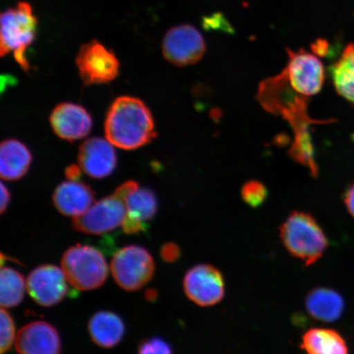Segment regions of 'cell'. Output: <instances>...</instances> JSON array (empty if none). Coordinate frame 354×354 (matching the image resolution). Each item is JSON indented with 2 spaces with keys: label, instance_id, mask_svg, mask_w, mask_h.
Masks as SVG:
<instances>
[{
  "label": "cell",
  "instance_id": "6da1fadb",
  "mask_svg": "<svg viewBox=\"0 0 354 354\" xmlns=\"http://www.w3.org/2000/svg\"><path fill=\"white\" fill-rule=\"evenodd\" d=\"M257 99L268 112L281 115L289 122L295 134L292 150L304 153L313 148L309 127L312 124L323 122L309 117V98L290 86L284 73L261 83Z\"/></svg>",
  "mask_w": 354,
  "mask_h": 354
},
{
  "label": "cell",
  "instance_id": "7a4b0ae2",
  "mask_svg": "<svg viewBox=\"0 0 354 354\" xmlns=\"http://www.w3.org/2000/svg\"><path fill=\"white\" fill-rule=\"evenodd\" d=\"M105 135L113 145L127 150L138 149L157 136L151 112L143 101L131 96L119 97L111 105Z\"/></svg>",
  "mask_w": 354,
  "mask_h": 354
},
{
  "label": "cell",
  "instance_id": "3957f363",
  "mask_svg": "<svg viewBox=\"0 0 354 354\" xmlns=\"http://www.w3.org/2000/svg\"><path fill=\"white\" fill-rule=\"evenodd\" d=\"M280 236L288 252L306 266L317 263L329 245L321 225L305 212H292L281 225Z\"/></svg>",
  "mask_w": 354,
  "mask_h": 354
},
{
  "label": "cell",
  "instance_id": "277c9868",
  "mask_svg": "<svg viewBox=\"0 0 354 354\" xmlns=\"http://www.w3.org/2000/svg\"><path fill=\"white\" fill-rule=\"evenodd\" d=\"M38 21L28 2H19L16 8H8L1 15L0 55L12 52L22 70L28 73L30 64L26 50L37 37Z\"/></svg>",
  "mask_w": 354,
  "mask_h": 354
},
{
  "label": "cell",
  "instance_id": "5b68a950",
  "mask_svg": "<svg viewBox=\"0 0 354 354\" xmlns=\"http://www.w3.org/2000/svg\"><path fill=\"white\" fill-rule=\"evenodd\" d=\"M138 187L135 181H128L119 187L112 196L95 203L85 214L74 218L75 231L98 236L121 227L127 216V194Z\"/></svg>",
  "mask_w": 354,
  "mask_h": 354
},
{
  "label": "cell",
  "instance_id": "8992f818",
  "mask_svg": "<svg viewBox=\"0 0 354 354\" xmlns=\"http://www.w3.org/2000/svg\"><path fill=\"white\" fill-rule=\"evenodd\" d=\"M61 265L69 284L79 290L98 289L108 277V264L94 247H70L62 258Z\"/></svg>",
  "mask_w": 354,
  "mask_h": 354
},
{
  "label": "cell",
  "instance_id": "52a82bcc",
  "mask_svg": "<svg viewBox=\"0 0 354 354\" xmlns=\"http://www.w3.org/2000/svg\"><path fill=\"white\" fill-rule=\"evenodd\" d=\"M155 270L153 257L145 248L128 245L118 250L111 263L117 284L127 291H136L147 285Z\"/></svg>",
  "mask_w": 354,
  "mask_h": 354
},
{
  "label": "cell",
  "instance_id": "ba28073f",
  "mask_svg": "<svg viewBox=\"0 0 354 354\" xmlns=\"http://www.w3.org/2000/svg\"><path fill=\"white\" fill-rule=\"evenodd\" d=\"M288 64L282 71L290 86L305 97L316 95L322 91L326 79L324 66L315 55L304 50L287 48Z\"/></svg>",
  "mask_w": 354,
  "mask_h": 354
},
{
  "label": "cell",
  "instance_id": "9c48e42d",
  "mask_svg": "<svg viewBox=\"0 0 354 354\" xmlns=\"http://www.w3.org/2000/svg\"><path fill=\"white\" fill-rule=\"evenodd\" d=\"M76 64L85 86L104 84L118 77L120 64L112 50L98 41L83 44L80 48Z\"/></svg>",
  "mask_w": 354,
  "mask_h": 354
},
{
  "label": "cell",
  "instance_id": "30bf717a",
  "mask_svg": "<svg viewBox=\"0 0 354 354\" xmlns=\"http://www.w3.org/2000/svg\"><path fill=\"white\" fill-rule=\"evenodd\" d=\"M206 52L205 39L192 25H180L167 32L162 42V54L171 64L187 66L196 64Z\"/></svg>",
  "mask_w": 354,
  "mask_h": 354
},
{
  "label": "cell",
  "instance_id": "8fae6325",
  "mask_svg": "<svg viewBox=\"0 0 354 354\" xmlns=\"http://www.w3.org/2000/svg\"><path fill=\"white\" fill-rule=\"evenodd\" d=\"M183 286L189 300L201 307L214 306L225 296L223 274L210 264H198L190 268L185 274Z\"/></svg>",
  "mask_w": 354,
  "mask_h": 354
},
{
  "label": "cell",
  "instance_id": "7c38bea8",
  "mask_svg": "<svg viewBox=\"0 0 354 354\" xmlns=\"http://www.w3.org/2000/svg\"><path fill=\"white\" fill-rule=\"evenodd\" d=\"M68 282L63 269L55 265H41L29 274L26 289L35 303L53 307L66 297Z\"/></svg>",
  "mask_w": 354,
  "mask_h": 354
},
{
  "label": "cell",
  "instance_id": "4fadbf2b",
  "mask_svg": "<svg viewBox=\"0 0 354 354\" xmlns=\"http://www.w3.org/2000/svg\"><path fill=\"white\" fill-rule=\"evenodd\" d=\"M80 167L93 178H104L113 174L117 166V155L109 140L93 137L79 149Z\"/></svg>",
  "mask_w": 354,
  "mask_h": 354
},
{
  "label": "cell",
  "instance_id": "5bb4252c",
  "mask_svg": "<svg viewBox=\"0 0 354 354\" xmlns=\"http://www.w3.org/2000/svg\"><path fill=\"white\" fill-rule=\"evenodd\" d=\"M50 121L55 134L68 141L85 138L92 129V118L87 110L68 102L56 106Z\"/></svg>",
  "mask_w": 354,
  "mask_h": 354
},
{
  "label": "cell",
  "instance_id": "9a60e30c",
  "mask_svg": "<svg viewBox=\"0 0 354 354\" xmlns=\"http://www.w3.org/2000/svg\"><path fill=\"white\" fill-rule=\"evenodd\" d=\"M15 347L19 354H60L61 340L59 332L50 323L34 322L19 331Z\"/></svg>",
  "mask_w": 354,
  "mask_h": 354
},
{
  "label": "cell",
  "instance_id": "2e32d148",
  "mask_svg": "<svg viewBox=\"0 0 354 354\" xmlns=\"http://www.w3.org/2000/svg\"><path fill=\"white\" fill-rule=\"evenodd\" d=\"M127 216L122 225L124 232H145L146 223L153 218L158 211L156 196L151 189L136 187L126 196Z\"/></svg>",
  "mask_w": 354,
  "mask_h": 354
},
{
  "label": "cell",
  "instance_id": "e0dca14e",
  "mask_svg": "<svg viewBox=\"0 0 354 354\" xmlns=\"http://www.w3.org/2000/svg\"><path fill=\"white\" fill-rule=\"evenodd\" d=\"M57 211L64 216H81L95 202V193L90 187L78 180H68L57 187L53 196Z\"/></svg>",
  "mask_w": 354,
  "mask_h": 354
},
{
  "label": "cell",
  "instance_id": "ac0fdd59",
  "mask_svg": "<svg viewBox=\"0 0 354 354\" xmlns=\"http://www.w3.org/2000/svg\"><path fill=\"white\" fill-rule=\"evenodd\" d=\"M305 308L313 319L333 322L342 317L344 301L342 295L328 288H317L309 292L305 299Z\"/></svg>",
  "mask_w": 354,
  "mask_h": 354
},
{
  "label": "cell",
  "instance_id": "d6986e66",
  "mask_svg": "<svg viewBox=\"0 0 354 354\" xmlns=\"http://www.w3.org/2000/svg\"><path fill=\"white\" fill-rule=\"evenodd\" d=\"M32 155L21 141L6 140L0 147V176L6 180H16L28 171Z\"/></svg>",
  "mask_w": 354,
  "mask_h": 354
},
{
  "label": "cell",
  "instance_id": "ffe728a7",
  "mask_svg": "<svg viewBox=\"0 0 354 354\" xmlns=\"http://www.w3.org/2000/svg\"><path fill=\"white\" fill-rule=\"evenodd\" d=\"M88 329L93 342L105 348L116 346L125 333L121 317L109 311L96 313L88 322Z\"/></svg>",
  "mask_w": 354,
  "mask_h": 354
},
{
  "label": "cell",
  "instance_id": "44dd1931",
  "mask_svg": "<svg viewBox=\"0 0 354 354\" xmlns=\"http://www.w3.org/2000/svg\"><path fill=\"white\" fill-rule=\"evenodd\" d=\"M301 348L308 354H348V348L339 332L313 328L305 332Z\"/></svg>",
  "mask_w": 354,
  "mask_h": 354
},
{
  "label": "cell",
  "instance_id": "7402d4cb",
  "mask_svg": "<svg viewBox=\"0 0 354 354\" xmlns=\"http://www.w3.org/2000/svg\"><path fill=\"white\" fill-rule=\"evenodd\" d=\"M330 73L338 94L354 104V44H348Z\"/></svg>",
  "mask_w": 354,
  "mask_h": 354
},
{
  "label": "cell",
  "instance_id": "603a6c76",
  "mask_svg": "<svg viewBox=\"0 0 354 354\" xmlns=\"http://www.w3.org/2000/svg\"><path fill=\"white\" fill-rule=\"evenodd\" d=\"M26 283L21 274L11 268L0 273V303L3 308L17 306L24 298Z\"/></svg>",
  "mask_w": 354,
  "mask_h": 354
},
{
  "label": "cell",
  "instance_id": "cb8c5ba5",
  "mask_svg": "<svg viewBox=\"0 0 354 354\" xmlns=\"http://www.w3.org/2000/svg\"><path fill=\"white\" fill-rule=\"evenodd\" d=\"M268 196V189L259 180L248 181L243 185L241 189L243 202L252 207H258L262 205Z\"/></svg>",
  "mask_w": 354,
  "mask_h": 354
},
{
  "label": "cell",
  "instance_id": "d4e9b609",
  "mask_svg": "<svg viewBox=\"0 0 354 354\" xmlns=\"http://www.w3.org/2000/svg\"><path fill=\"white\" fill-rule=\"evenodd\" d=\"M0 326H1V344H0V353L4 354L12 347L15 339V325L10 313L6 308H1L0 313Z\"/></svg>",
  "mask_w": 354,
  "mask_h": 354
},
{
  "label": "cell",
  "instance_id": "484cf974",
  "mask_svg": "<svg viewBox=\"0 0 354 354\" xmlns=\"http://www.w3.org/2000/svg\"><path fill=\"white\" fill-rule=\"evenodd\" d=\"M138 354H172V351L165 340L154 337L140 344Z\"/></svg>",
  "mask_w": 354,
  "mask_h": 354
},
{
  "label": "cell",
  "instance_id": "4316f807",
  "mask_svg": "<svg viewBox=\"0 0 354 354\" xmlns=\"http://www.w3.org/2000/svg\"><path fill=\"white\" fill-rule=\"evenodd\" d=\"M160 255L166 263H175L180 258V250L175 243H166L161 248Z\"/></svg>",
  "mask_w": 354,
  "mask_h": 354
},
{
  "label": "cell",
  "instance_id": "83f0119b",
  "mask_svg": "<svg viewBox=\"0 0 354 354\" xmlns=\"http://www.w3.org/2000/svg\"><path fill=\"white\" fill-rule=\"evenodd\" d=\"M344 201L347 209L354 218V183L348 188L344 194Z\"/></svg>",
  "mask_w": 354,
  "mask_h": 354
},
{
  "label": "cell",
  "instance_id": "f1b7e54d",
  "mask_svg": "<svg viewBox=\"0 0 354 354\" xmlns=\"http://www.w3.org/2000/svg\"><path fill=\"white\" fill-rule=\"evenodd\" d=\"M314 54L324 57L328 55L329 46L328 42L324 39H319L312 46Z\"/></svg>",
  "mask_w": 354,
  "mask_h": 354
},
{
  "label": "cell",
  "instance_id": "f546056e",
  "mask_svg": "<svg viewBox=\"0 0 354 354\" xmlns=\"http://www.w3.org/2000/svg\"><path fill=\"white\" fill-rule=\"evenodd\" d=\"M10 190L6 187L3 183H1V207H0V212L3 214L8 209V205L10 203Z\"/></svg>",
  "mask_w": 354,
  "mask_h": 354
},
{
  "label": "cell",
  "instance_id": "4dcf8cb0",
  "mask_svg": "<svg viewBox=\"0 0 354 354\" xmlns=\"http://www.w3.org/2000/svg\"><path fill=\"white\" fill-rule=\"evenodd\" d=\"M82 168L77 165H71L66 167L65 175L70 180H79L82 176Z\"/></svg>",
  "mask_w": 354,
  "mask_h": 354
},
{
  "label": "cell",
  "instance_id": "1f68e13d",
  "mask_svg": "<svg viewBox=\"0 0 354 354\" xmlns=\"http://www.w3.org/2000/svg\"><path fill=\"white\" fill-rule=\"evenodd\" d=\"M157 297V292L153 290L146 292V298L149 300H153Z\"/></svg>",
  "mask_w": 354,
  "mask_h": 354
}]
</instances>
